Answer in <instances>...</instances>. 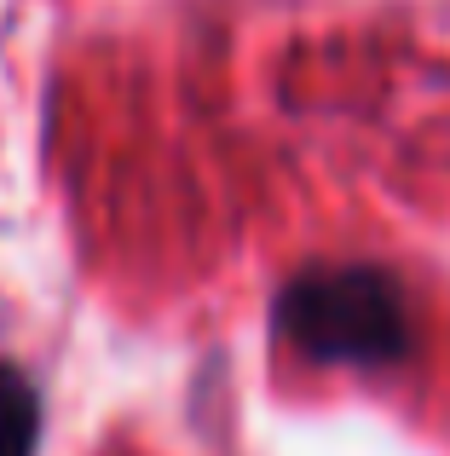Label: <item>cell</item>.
<instances>
[{
  "label": "cell",
  "mask_w": 450,
  "mask_h": 456,
  "mask_svg": "<svg viewBox=\"0 0 450 456\" xmlns=\"http://www.w3.org/2000/svg\"><path fill=\"white\" fill-rule=\"evenodd\" d=\"M271 330L306 364L393 370L410 358L405 283L370 260H317L301 266L271 301Z\"/></svg>",
  "instance_id": "6da1fadb"
},
{
  "label": "cell",
  "mask_w": 450,
  "mask_h": 456,
  "mask_svg": "<svg viewBox=\"0 0 450 456\" xmlns=\"http://www.w3.org/2000/svg\"><path fill=\"white\" fill-rule=\"evenodd\" d=\"M41 445V393L29 370L0 358V456H35Z\"/></svg>",
  "instance_id": "7a4b0ae2"
}]
</instances>
